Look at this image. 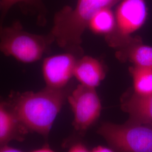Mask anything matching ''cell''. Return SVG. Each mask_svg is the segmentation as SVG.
Returning <instances> with one entry per match:
<instances>
[{"label": "cell", "instance_id": "6da1fadb", "mask_svg": "<svg viewBox=\"0 0 152 152\" xmlns=\"http://www.w3.org/2000/svg\"><path fill=\"white\" fill-rule=\"evenodd\" d=\"M72 89L46 87L37 91H12L5 98L22 124L30 132L48 139L55 118Z\"/></svg>", "mask_w": 152, "mask_h": 152}, {"label": "cell", "instance_id": "7a4b0ae2", "mask_svg": "<svg viewBox=\"0 0 152 152\" xmlns=\"http://www.w3.org/2000/svg\"><path fill=\"white\" fill-rule=\"evenodd\" d=\"M121 0H77L76 6H65L57 12L49 34L62 49L81 56L82 36L92 16Z\"/></svg>", "mask_w": 152, "mask_h": 152}, {"label": "cell", "instance_id": "3957f363", "mask_svg": "<svg viewBox=\"0 0 152 152\" xmlns=\"http://www.w3.org/2000/svg\"><path fill=\"white\" fill-rule=\"evenodd\" d=\"M53 42L49 33L41 35L29 32L19 20L9 26L0 25V53L22 63L38 61L49 52Z\"/></svg>", "mask_w": 152, "mask_h": 152}, {"label": "cell", "instance_id": "277c9868", "mask_svg": "<svg viewBox=\"0 0 152 152\" xmlns=\"http://www.w3.org/2000/svg\"><path fill=\"white\" fill-rule=\"evenodd\" d=\"M98 133L117 152H152V124L129 120L122 125L105 122Z\"/></svg>", "mask_w": 152, "mask_h": 152}, {"label": "cell", "instance_id": "5b68a950", "mask_svg": "<svg viewBox=\"0 0 152 152\" xmlns=\"http://www.w3.org/2000/svg\"><path fill=\"white\" fill-rule=\"evenodd\" d=\"M114 30L105 37L109 46L118 49L127 43L134 33L140 29L148 18L145 0H121L115 12Z\"/></svg>", "mask_w": 152, "mask_h": 152}, {"label": "cell", "instance_id": "8992f818", "mask_svg": "<svg viewBox=\"0 0 152 152\" xmlns=\"http://www.w3.org/2000/svg\"><path fill=\"white\" fill-rule=\"evenodd\" d=\"M67 100L73 113V125L76 131L84 132L98 121L102 107L96 88L79 84Z\"/></svg>", "mask_w": 152, "mask_h": 152}, {"label": "cell", "instance_id": "52a82bcc", "mask_svg": "<svg viewBox=\"0 0 152 152\" xmlns=\"http://www.w3.org/2000/svg\"><path fill=\"white\" fill-rule=\"evenodd\" d=\"M80 58L78 55L69 51L46 58L42 66L46 86L56 89L68 86L73 76L76 62Z\"/></svg>", "mask_w": 152, "mask_h": 152}, {"label": "cell", "instance_id": "ba28073f", "mask_svg": "<svg viewBox=\"0 0 152 152\" xmlns=\"http://www.w3.org/2000/svg\"><path fill=\"white\" fill-rule=\"evenodd\" d=\"M29 132L6 98L0 96V148L12 141H24Z\"/></svg>", "mask_w": 152, "mask_h": 152}, {"label": "cell", "instance_id": "9c48e42d", "mask_svg": "<svg viewBox=\"0 0 152 152\" xmlns=\"http://www.w3.org/2000/svg\"><path fill=\"white\" fill-rule=\"evenodd\" d=\"M121 107L129 114V120L152 124V94L141 95L129 88L121 98Z\"/></svg>", "mask_w": 152, "mask_h": 152}, {"label": "cell", "instance_id": "30bf717a", "mask_svg": "<svg viewBox=\"0 0 152 152\" xmlns=\"http://www.w3.org/2000/svg\"><path fill=\"white\" fill-rule=\"evenodd\" d=\"M115 50V57L121 62L152 69V46L144 44L140 37L133 36Z\"/></svg>", "mask_w": 152, "mask_h": 152}, {"label": "cell", "instance_id": "8fae6325", "mask_svg": "<svg viewBox=\"0 0 152 152\" xmlns=\"http://www.w3.org/2000/svg\"><path fill=\"white\" fill-rule=\"evenodd\" d=\"M105 75L103 64L92 56H81L76 62L73 76L81 85L96 88Z\"/></svg>", "mask_w": 152, "mask_h": 152}, {"label": "cell", "instance_id": "7c38bea8", "mask_svg": "<svg viewBox=\"0 0 152 152\" xmlns=\"http://www.w3.org/2000/svg\"><path fill=\"white\" fill-rule=\"evenodd\" d=\"M115 19L111 8H105L97 12L90 20L88 24L89 29L95 34H110L114 30Z\"/></svg>", "mask_w": 152, "mask_h": 152}, {"label": "cell", "instance_id": "4fadbf2b", "mask_svg": "<svg viewBox=\"0 0 152 152\" xmlns=\"http://www.w3.org/2000/svg\"><path fill=\"white\" fill-rule=\"evenodd\" d=\"M129 71L132 79V90L137 94H152V69L132 65Z\"/></svg>", "mask_w": 152, "mask_h": 152}, {"label": "cell", "instance_id": "5bb4252c", "mask_svg": "<svg viewBox=\"0 0 152 152\" xmlns=\"http://www.w3.org/2000/svg\"><path fill=\"white\" fill-rule=\"evenodd\" d=\"M19 4L27 10L37 12V20L39 24L45 22L44 7L41 0H2V10L0 18V25L3 24L6 16L13 6Z\"/></svg>", "mask_w": 152, "mask_h": 152}, {"label": "cell", "instance_id": "9a60e30c", "mask_svg": "<svg viewBox=\"0 0 152 152\" xmlns=\"http://www.w3.org/2000/svg\"><path fill=\"white\" fill-rule=\"evenodd\" d=\"M68 152H90L87 147L82 142L73 144L69 148Z\"/></svg>", "mask_w": 152, "mask_h": 152}, {"label": "cell", "instance_id": "2e32d148", "mask_svg": "<svg viewBox=\"0 0 152 152\" xmlns=\"http://www.w3.org/2000/svg\"><path fill=\"white\" fill-rule=\"evenodd\" d=\"M90 152H117L113 148L109 146V147H105V146H98L95 147L92 149Z\"/></svg>", "mask_w": 152, "mask_h": 152}, {"label": "cell", "instance_id": "e0dca14e", "mask_svg": "<svg viewBox=\"0 0 152 152\" xmlns=\"http://www.w3.org/2000/svg\"><path fill=\"white\" fill-rule=\"evenodd\" d=\"M0 152H23L17 149L16 148L9 147V145H6L5 147H2L0 148Z\"/></svg>", "mask_w": 152, "mask_h": 152}, {"label": "cell", "instance_id": "ac0fdd59", "mask_svg": "<svg viewBox=\"0 0 152 152\" xmlns=\"http://www.w3.org/2000/svg\"><path fill=\"white\" fill-rule=\"evenodd\" d=\"M31 152H55L53 151L51 149H50L48 146H44V147L36 149L35 151H33Z\"/></svg>", "mask_w": 152, "mask_h": 152}, {"label": "cell", "instance_id": "d6986e66", "mask_svg": "<svg viewBox=\"0 0 152 152\" xmlns=\"http://www.w3.org/2000/svg\"><path fill=\"white\" fill-rule=\"evenodd\" d=\"M2 10V0H0V10Z\"/></svg>", "mask_w": 152, "mask_h": 152}]
</instances>
